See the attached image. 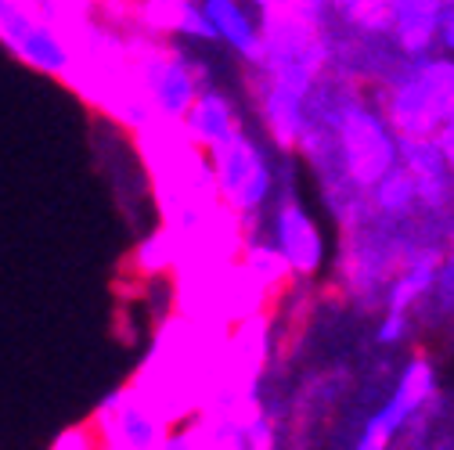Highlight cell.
I'll return each instance as SVG.
<instances>
[{
  "mask_svg": "<svg viewBox=\"0 0 454 450\" xmlns=\"http://www.w3.org/2000/svg\"><path fill=\"white\" fill-rule=\"evenodd\" d=\"M408 335H411V314L382 310V321L375 324V343H379L382 350H393V346L408 343Z\"/></svg>",
  "mask_w": 454,
  "mask_h": 450,
  "instance_id": "9a60e30c",
  "label": "cell"
},
{
  "mask_svg": "<svg viewBox=\"0 0 454 450\" xmlns=\"http://www.w3.org/2000/svg\"><path fill=\"white\" fill-rule=\"evenodd\" d=\"M328 15L364 33L368 40L386 36V0H328Z\"/></svg>",
  "mask_w": 454,
  "mask_h": 450,
  "instance_id": "4fadbf2b",
  "label": "cell"
},
{
  "mask_svg": "<svg viewBox=\"0 0 454 450\" xmlns=\"http://www.w3.org/2000/svg\"><path fill=\"white\" fill-rule=\"evenodd\" d=\"M199 8L216 36V47L231 50L235 58L249 69L260 62L263 50V15L249 0H199Z\"/></svg>",
  "mask_w": 454,
  "mask_h": 450,
  "instance_id": "8fae6325",
  "label": "cell"
},
{
  "mask_svg": "<svg viewBox=\"0 0 454 450\" xmlns=\"http://www.w3.org/2000/svg\"><path fill=\"white\" fill-rule=\"evenodd\" d=\"M47 450H101V446H98L94 429H90L87 422H80V425L62 429L59 436L51 439V446H47Z\"/></svg>",
  "mask_w": 454,
  "mask_h": 450,
  "instance_id": "2e32d148",
  "label": "cell"
},
{
  "mask_svg": "<svg viewBox=\"0 0 454 450\" xmlns=\"http://www.w3.org/2000/svg\"><path fill=\"white\" fill-rule=\"evenodd\" d=\"M177 260H181L177 238L169 235L166 228H155V231L141 242V249H137V263H141L145 274H169V270L177 267Z\"/></svg>",
  "mask_w": 454,
  "mask_h": 450,
  "instance_id": "5bb4252c",
  "label": "cell"
},
{
  "mask_svg": "<svg viewBox=\"0 0 454 450\" xmlns=\"http://www.w3.org/2000/svg\"><path fill=\"white\" fill-rule=\"evenodd\" d=\"M206 162L213 174L216 206L242 228V238L256 235L278 191V155H270L267 137H256L249 127H242L235 137L209 148Z\"/></svg>",
  "mask_w": 454,
  "mask_h": 450,
  "instance_id": "3957f363",
  "label": "cell"
},
{
  "mask_svg": "<svg viewBox=\"0 0 454 450\" xmlns=\"http://www.w3.org/2000/svg\"><path fill=\"white\" fill-rule=\"evenodd\" d=\"M127 54H130V80L145 108L152 112L155 123L177 127L188 112L192 97L213 83V66L209 58L188 50V43L162 40L152 33L134 29L127 36Z\"/></svg>",
  "mask_w": 454,
  "mask_h": 450,
  "instance_id": "7a4b0ae2",
  "label": "cell"
},
{
  "mask_svg": "<svg viewBox=\"0 0 454 450\" xmlns=\"http://www.w3.org/2000/svg\"><path fill=\"white\" fill-rule=\"evenodd\" d=\"M155 450H202V443H199V425H195V418L181 422L177 429L169 425V429H166V436H162V443H159Z\"/></svg>",
  "mask_w": 454,
  "mask_h": 450,
  "instance_id": "e0dca14e",
  "label": "cell"
},
{
  "mask_svg": "<svg viewBox=\"0 0 454 450\" xmlns=\"http://www.w3.org/2000/svg\"><path fill=\"white\" fill-rule=\"evenodd\" d=\"M386 123L396 137H433L440 127H450L454 116V69L450 54H422V58H396L379 76V97Z\"/></svg>",
  "mask_w": 454,
  "mask_h": 450,
  "instance_id": "6da1fadb",
  "label": "cell"
},
{
  "mask_svg": "<svg viewBox=\"0 0 454 450\" xmlns=\"http://www.w3.org/2000/svg\"><path fill=\"white\" fill-rule=\"evenodd\" d=\"M396 166L411 177L419 195V213L447 220L450 209V159L433 137H396Z\"/></svg>",
  "mask_w": 454,
  "mask_h": 450,
  "instance_id": "ba28073f",
  "label": "cell"
},
{
  "mask_svg": "<svg viewBox=\"0 0 454 450\" xmlns=\"http://www.w3.org/2000/svg\"><path fill=\"white\" fill-rule=\"evenodd\" d=\"M368 209H372V216L389 220V223H411V216L419 213V195H415L411 177L401 170V166H393L386 177H379L372 184Z\"/></svg>",
  "mask_w": 454,
  "mask_h": 450,
  "instance_id": "7c38bea8",
  "label": "cell"
},
{
  "mask_svg": "<svg viewBox=\"0 0 454 450\" xmlns=\"http://www.w3.org/2000/svg\"><path fill=\"white\" fill-rule=\"evenodd\" d=\"M436 392H440L436 364L426 353H415L396 375V385L386 397V404L364 422L354 450H393L396 436L411 429V422L436 400Z\"/></svg>",
  "mask_w": 454,
  "mask_h": 450,
  "instance_id": "52a82bcc",
  "label": "cell"
},
{
  "mask_svg": "<svg viewBox=\"0 0 454 450\" xmlns=\"http://www.w3.org/2000/svg\"><path fill=\"white\" fill-rule=\"evenodd\" d=\"M242 127H246L242 101L231 90H227L223 83H216V80L206 83L192 97L188 112H184L181 123H177V130L184 134V141L195 144V148H202V151L223 144L227 137H235Z\"/></svg>",
  "mask_w": 454,
  "mask_h": 450,
  "instance_id": "9c48e42d",
  "label": "cell"
},
{
  "mask_svg": "<svg viewBox=\"0 0 454 450\" xmlns=\"http://www.w3.org/2000/svg\"><path fill=\"white\" fill-rule=\"evenodd\" d=\"M87 425L94 429L101 450H155L169 429V418L137 382H127L94 407Z\"/></svg>",
  "mask_w": 454,
  "mask_h": 450,
  "instance_id": "8992f818",
  "label": "cell"
},
{
  "mask_svg": "<svg viewBox=\"0 0 454 450\" xmlns=\"http://www.w3.org/2000/svg\"><path fill=\"white\" fill-rule=\"evenodd\" d=\"M293 170H296V155L278 151V191L263 216V238L286 263L289 281H314L325 270L328 245H325V231L317 216L310 213V206L300 198L293 184Z\"/></svg>",
  "mask_w": 454,
  "mask_h": 450,
  "instance_id": "277c9868",
  "label": "cell"
},
{
  "mask_svg": "<svg viewBox=\"0 0 454 450\" xmlns=\"http://www.w3.org/2000/svg\"><path fill=\"white\" fill-rule=\"evenodd\" d=\"M0 47L40 76L73 80V33L62 22L43 19L29 0H0Z\"/></svg>",
  "mask_w": 454,
  "mask_h": 450,
  "instance_id": "5b68a950",
  "label": "cell"
},
{
  "mask_svg": "<svg viewBox=\"0 0 454 450\" xmlns=\"http://www.w3.org/2000/svg\"><path fill=\"white\" fill-rule=\"evenodd\" d=\"M450 0H386V40L401 58L436 54V29Z\"/></svg>",
  "mask_w": 454,
  "mask_h": 450,
  "instance_id": "30bf717a",
  "label": "cell"
}]
</instances>
